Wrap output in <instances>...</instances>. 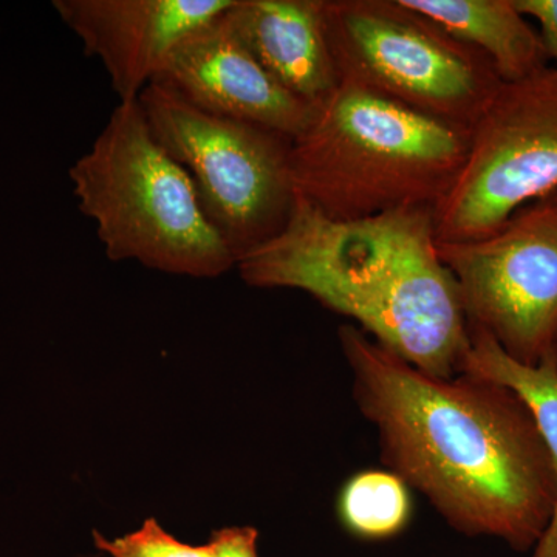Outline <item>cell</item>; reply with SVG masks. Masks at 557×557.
Segmentation results:
<instances>
[{
	"instance_id": "17",
	"label": "cell",
	"mask_w": 557,
	"mask_h": 557,
	"mask_svg": "<svg viewBox=\"0 0 557 557\" xmlns=\"http://www.w3.org/2000/svg\"><path fill=\"white\" fill-rule=\"evenodd\" d=\"M515 3L528 20L537 22L549 64L557 69V0H515Z\"/></svg>"
},
{
	"instance_id": "2",
	"label": "cell",
	"mask_w": 557,
	"mask_h": 557,
	"mask_svg": "<svg viewBox=\"0 0 557 557\" xmlns=\"http://www.w3.org/2000/svg\"><path fill=\"white\" fill-rule=\"evenodd\" d=\"M236 269L251 287L309 293L428 375H458L469 325L438 256L434 208L344 222L296 194L285 228Z\"/></svg>"
},
{
	"instance_id": "13",
	"label": "cell",
	"mask_w": 557,
	"mask_h": 557,
	"mask_svg": "<svg viewBox=\"0 0 557 557\" xmlns=\"http://www.w3.org/2000/svg\"><path fill=\"white\" fill-rule=\"evenodd\" d=\"M458 373L504 384L523 399L552 456L557 486V351L537 366L520 364L483 330L469 327V346ZM548 528L557 531V498Z\"/></svg>"
},
{
	"instance_id": "12",
	"label": "cell",
	"mask_w": 557,
	"mask_h": 557,
	"mask_svg": "<svg viewBox=\"0 0 557 557\" xmlns=\"http://www.w3.org/2000/svg\"><path fill=\"white\" fill-rule=\"evenodd\" d=\"M403 2L486 54L504 83L527 78L552 65L541 33L520 13L515 0Z\"/></svg>"
},
{
	"instance_id": "10",
	"label": "cell",
	"mask_w": 557,
	"mask_h": 557,
	"mask_svg": "<svg viewBox=\"0 0 557 557\" xmlns=\"http://www.w3.org/2000/svg\"><path fill=\"white\" fill-rule=\"evenodd\" d=\"M234 0H54L60 20L100 60L120 104L137 102L180 40Z\"/></svg>"
},
{
	"instance_id": "11",
	"label": "cell",
	"mask_w": 557,
	"mask_h": 557,
	"mask_svg": "<svg viewBox=\"0 0 557 557\" xmlns=\"http://www.w3.org/2000/svg\"><path fill=\"white\" fill-rule=\"evenodd\" d=\"M226 20L260 65L300 101L318 108L339 86L324 0H234Z\"/></svg>"
},
{
	"instance_id": "7",
	"label": "cell",
	"mask_w": 557,
	"mask_h": 557,
	"mask_svg": "<svg viewBox=\"0 0 557 557\" xmlns=\"http://www.w3.org/2000/svg\"><path fill=\"white\" fill-rule=\"evenodd\" d=\"M557 193V69L502 84L469 131L467 160L434 209L440 244L485 239Z\"/></svg>"
},
{
	"instance_id": "1",
	"label": "cell",
	"mask_w": 557,
	"mask_h": 557,
	"mask_svg": "<svg viewBox=\"0 0 557 557\" xmlns=\"http://www.w3.org/2000/svg\"><path fill=\"white\" fill-rule=\"evenodd\" d=\"M351 395L379 434L381 461L450 528L536 547L552 523V456L523 399L504 384L458 373L428 375L366 335L341 325Z\"/></svg>"
},
{
	"instance_id": "9",
	"label": "cell",
	"mask_w": 557,
	"mask_h": 557,
	"mask_svg": "<svg viewBox=\"0 0 557 557\" xmlns=\"http://www.w3.org/2000/svg\"><path fill=\"white\" fill-rule=\"evenodd\" d=\"M226 11L180 40L153 83L215 115L295 139L317 108L289 94L260 65L231 27Z\"/></svg>"
},
{
	"instance_id": "14",
	"label": "cell",
	"mask_w": 557,
	"mask_h": 557,
	"mask_svg": "<svg viewBox=\"0 0 557 557\" xmlns=\"http://www.w3.org/2000/svg\"><path fill=\"white\" fill-rule=\"evenodd\" d=\"M343 525L369 541L397 536L412 516L409 486L391 471H362L354 475L338 498Z\"/></svg>"
},
{
	"instance_id": "6",
	"label": "cell",
	"mask_w": 557,
	"mask_h": 557,
	"mask_svg": "<svg viewBox=\"0 0 557 557\" xmlns=\"http://www.w3.org/2000/svg\"><path fill=\"white\" fill-rule=\"evenodd\" d=\"M138 102L160 145L188 171L205 215L236 260L285 228L296 200L292 138L197 108L159 83Z\"/></svg>"
},
{
	"instance_id": "4",
	"label": "cell",
	"mask_w": 557,
	"mask_h": 557,
	"mask_svg": "<svg viewBox=\"0 0 557 557\" xmlns=\"http://www.w3.org/2000/svg\"><path fill=\"white\" fill-rule=\"evenodd\" d=\"M69 175L110 260L197 278L236 267L188 171L160 145L138 101L116 106Z\"/></svg>"
},
{
	"instance_id": "8",
	"label": "cell",
	"mask_w": 557,
	"mask_h": 557,
	"mask_svg": "<svg viewBox=\"0 0 557 557\" xmlns=\"http://www.w3.org/2000/svg\"><path fill=\"white\" fill-rule=\"evenodd\" d=\"M437 249L469 327L520 364L557 351V193L520 208L485 239L437 242Z\"/></svg>"
},
{
	"instance_id": "5",
	"label": "cell",
	"mask_w": 557,
	"mask_h": 557,
	"mask_svg": "<svg viewBox=\"0 0 557 557\" xmlns=\"http://www.w3.org/2000/svg\"><path fill=\"white\" fill-rule=\"evenodd\" d=\"M341 81L471 131L502 81L486 54L403 0H324Z\"/></svg>"
},
{
	"instance_id": "3",
	"label": "cell",
	"mask_w": 557,
	"mask_h": 557,
	"mask_svg": "<svg viewBox=\"0 0 557 557\" xmlns=\"http://www.w3.org/2000/svg\"><path fill=\"white\" fill-rule=\"evenodd\" d=\"M469 131L341 81L292 143L296 194L330 219L437 208L463 168Z\"/></svg>"
},
{
	"instance_id": "16",
	"label": "cell",
	"mask_w": 557,
	"mask_h": 557,
	"mask_svg": "<svg viewBox=\"0 0 557 557\" xmlns=\"http://www.w3.org/2000/svg\"><path fill=\"white\" fill-rule=\"evenodd\" d=\"M255 527H226L212 531L207 544L214 557H259Z\"/></svg>"
},
{
	"instance_id": "15",
	"label": "cell",
	"mask_w": 557,
	"mask_h": 557,
	"mask_svg": "<svg viewBox=\"0 0 557 557\" xmlns=\"http://www.w3.org/2000/svg\"><path fill=\"white\" fill-rule=\"evenodd\" d=\"M94 542L108 557H214L208 544L190 545L178 541L156 519H146L138 530L115 539L94 531Z\"/></svg>"
}]
</instances>
